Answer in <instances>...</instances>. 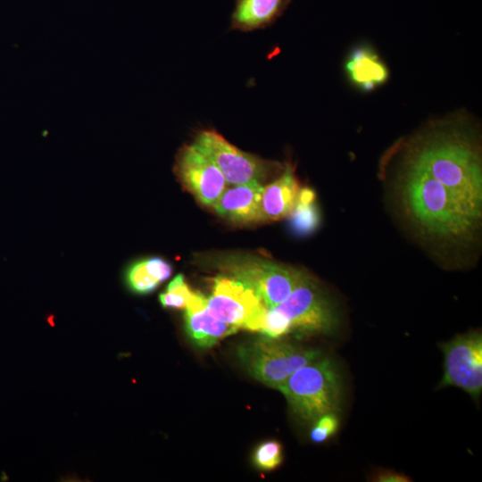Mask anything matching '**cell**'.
I'll list each match as a JSON object with an SVG mask.
<instances>
[{
  "mask_svg": "<svg viewBox=\"0 0 482 482\" xmlns=\"http://www.w3.org/2000/svg\"><path fill=\"white\" fill-rule=\"evenodd\" d=\"M408 155L442 184L476 225L481 214L482 174L478 145L455 121L434 124Z\"/></svg>",
  "mask_w": 482,
  "mask_h": 482,
  "instance_id": "6da1fadb",
  "label": "cell"
},
{
  "mask_svg": "<svg viewBox=\"0 0 482 482\" xmlns=\"http://www.w3.org/2000/svg\"><path fill=\"white\" fill-rule=\"evenodd\" d=\"M206 303L219 320L237 328L257 332L268 308L250 287L234 278L224 277L215 279Z\"/></svg>",
  "mask_w": 482,
  "mask_h": 482,
  "instance_id": "9c48e42d",
  "label": "cell"
},
{
  "mask_svg": "<svg viewBox=\"0 0 482 482\" xmlns=\"http://www.w3.org/2000/svg\"><path fill=\"white\" fill-rule=\"evenodd\" d=\"M278 390L293 414L311 424L324 413L339 411L342 378L335 362L321 356L297 369Z\"/></svg>",
  "mask_w": 482,
  "mask_h": 482,
  "instance_id": "3957f363",
  "label": "cell"
},
{
  "mask_svg": "<svg viewBox=\"0 0 482 482\" xmlns=\"http://www.w3.org/2000/svg\"><path fill=\"white\" fill-rule=\"evenodd\" d=\"M170 264L160 257L138 261L126 271V283L135 293L148 294L171 274Z\"/></svg>",
  "mask_w": 482,
  "mask_h": 482,
  "instance_id": "2e32d148",
  "label": "cell"
},
{
  "mask_svg": "<svg viewBox=\"0 0 482 482\" xmlns=\"http://www.w3.org/2000/svg\"><path fill=\"white\" fill-rule=\"evenodd\" d=\"M399 184L406 212L428 236L457 241L471 234L476 225L445 187L409 155Z\"/></svg>",
  "mask_w": 482,
  "mask_h": 482,
  "instance_id": "7a4b0ae2",
  "label": "cell"
},
{
  "mask_svg": "<svg viewBox=\"0 0 482 482\" xmlns=\"http://www.w3.org/2000/svg\"><path fill=\"white\" fill-rule=\"evenodd\" d=\"M194 293L186 283L182 274L177 275L159 295L161 304L166 308H186Z\"/></svg>",
  "mask_w": 482,
  "mask_h": 482,
  "instance_id": "ac0fdd59",
  "label": "cell"
},
{
  "mask_svg": "<svg viewBox=\"0 0 482 482\" xmlns=\"http://www.w3.org/2000/svg\"><path fill=\"white\" fill-rule=\"evenodd\" d=\"M291 0H236L231 14L232 29L249 32L272 25Z\"/></svg>",
  "mask_w": 482,
  "mask_h": 482,
  "instance_id": "9a60e30c",
  "label": "cell"
},
{
  "mask_svg": "<svg viewBox=\"0 0 482 482\" xmlns=\"http://www.w3.org/2000/svg\"><path fill=\"white\" fill-rule=\"evenodd\" d=\"M225 264L235 278L254 291L268 308L286 300L304 275L287 266L254 257L234 256Z\"/></svg>",
  "mask_w": 482,
  "mask_h": 482,
  "instance_id": "8992f818",
  "label": "cell"
},
{
  "mask_svg": "<svg viewBox=\"0 0 482 482\" xmlns=\"http://www.w3.org/2000/svg\"><path fill=\"white\" fill-rule=\"evenodd\" d=\"M439 347L444 353V375L439 386L461 388L478 400L482 393L481 332L458 335Z\"/></svg>",
  "mask_w": 482,
  "mask_h": 482,
  "instance_id": "ba28073f",
  "label": "cell"
},
{
  "mask_svg": "<svg viewBox=\"0 0 482 482\" xmlns=\"http://www.w3.org/2000/svg\"><path fill=\"white\" fill-rule=\"evenodd\" d=\"M273 308L288 321L292 331L330 334L338 327L335 306L305 274L288 297Z\"/></svg>",
  "mask_w": 482,
  "mask_h": 482,
  "instance_id": "5b68a950",
  "label": "cell"
},
{
  "mask_svg": "<svg viewBox=\"0 0 482 482\" xmlns=\"http://www.w3.org/2000/svg\"><path fill=\"white\" fill-rule=\"evenodd\" d=\"M262 192L259 182L235 185L223 191L212 208L218 215L238 223L263 220Z\"/></svg>",
  "mask_w": 482,
  "mask_h": 482,
  "instance_id": "7c38bea8",
  "label": "cell"
},
{
  "mask_svg": "<svg viewBox=\"0 0 482 482\" xmlns=\"http://www.w3.org/2000/svg\"><path fill=\"white\" fill-rule=\"evenodd\" d=\"M321 356L318 349L267 337L237 349V357L249 375L276 389L297 369Z\"/></svg>",
  "mask_w": 482,
  "mask_h": 482,
  "instance_id": "277c9868",
  "label": "cell"
},
{
  "mask_svg": "<svg viewBox=\"0 0 482 482\" xmlns=\"http://www.w3.org/2000/svg\"><path fill=\"white\" fill-rule=\"evenodd\" d=\"M175 172L184 187L203 204L212 206L227 188V180L214 162L194 144L178 153Z\"/></svg>",
  "mask_w": 482,
  "mask_h": 482,
  "instance_id": "30bf717a",
  "label": "cell"
},
{
  "mask_svg": "<svg viewBox=\"0 0 482 482\" xmlns=\"http://www.w3.org/2000/svg\"><path fill=\"white\" fill-rule=\"evenodd\" d=\"M185 329L196 346L209 348L238 328L216 319L208 309L206 297L194 293L185 308Z\"/></svg>",
  "mask_w": 482,
  "mask_h": 482,
  "instance_id": "8fae6325",
  "label": "cell"
},
{
  "mask_svg": "<svg viewBox=\"0 0 482 482\" xmlns=\"http://www.w3.org/2000/svg\"><path fill=\"white\" fill-rule=\"evenodd\" d=\"M193 144L214 162L232 186L261 183L278 166V163L242 151L215 129L199 131Z\"/></svg>",
  "mask_w": 482,
  "mask_h": 482,
  "instance_id": "52a82bcc",
  "label": "cell"
},
{
  "mask_svg": "<svg viewBox=\"0 0 482 482\" xmlns=\"http://www.w3.org/2000/svg\"><path fill=\"white\" fill-rule=\"evenodd\" d=\"M300 192L294 169L287 164L279 178L263 187L262 198V219L278 220L292 212Z\"/></svg>",
  "mask_w": 482,
  "mask_h": 482,
  "instance_id": "5bb4252c",
  "label": "cell"
},
{
  "mask_svg": "<svg viewBox=\"0 0 482 482\" xmlns=\"http://www.w3.org/2000/svg\"><path fill=\"white\" fill-rule=\"evenodd\" d=\"M310 430V438L315 444H322L333 437L340 427L338 411L324 413L314 420Z\"/></svg>",
  "mask_w": 482,
  "mask_h": 482,
  "instance_id": "ffe728a7",
  "label": "cell"
},
{
  "mask_svg": "<svg viewBox=\"0 0 482 482\" xmlns=\"http://www.w3.org/2000/svg\"><path fill=\"white\" fill-rule=\"evenodd\" d=\"M253 463L262 470H273L283 461V449L279 442L270 440L260 444L253 456Z\"/></svg>",
  "mask_w": 482,
  "mask_h": 482,
  "instance_id": "d6986e66",
  "label": "cell"
},
{
  "mask_svg": "<svg viewBox=\"0 0 482 482\" xmlns=\"http://www.w3.org/2000/svg\"><path fill=\"white\" fill-rule=\"evenodd\" d=\"M375 482H409L411 481L408 476L402 472L392 470H381L372 477Z\"/></svg>",
  "mask_w": 482,
  "mask_h": 482,
  "instance_id": "44dd1931",
  "label": "cell"
},
{
  "mask_svg": "<svg viewBox=\"0 0 482 482\" xmlns=\"http://www.w3.org/2000/svg\"><path fill=\"white\" fill-rule=\"evenodd\" d=\"M346 76L357 89L370 92L384 85L389 70L377 51L367 44L353 47L345 61Z\"/></svg>",
  "mask_w": 482,
  "mask_h": 482,
  "instance_id": "4fadbf2b",
  "label": "cell"
},
{
  "mask_svg": "<svg viewBox=\"0 0 482 482\" xmlns=\"http://www.w3.org/2000/svg\"><path fill=\"white\" fill-rule=\"evenodd\" d=\"M313 201L314 193L312 190L300 189L297 202L289 215L293 229L299 234L312 232L319 223V214Z\"/></svg>",
  "mask_w": 482,
  "mask_h": 482,
  "instance_id": "e0dca14e",
  "label": "cell"
}]
</instances>
